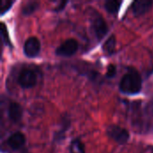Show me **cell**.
<instances>
[{
  "instance_id": "cell-1",
  "label": "cell",
  "mask_w": 153,
  "mask_h": 153,
  "mask_svg": "<svg viewBox=\"0 0 153 153\" xmlns=\"http://www.w3.org/2000/svg\"><path fill=\"white\" fill-rule=\"evenodd\" d=\"M143 81L139 73L134 68H129L128 72L122 77L120 81L119 90L124 94L135 95L141 91Z\"/></svg>"
},
{
  "instance_id": "cell-2",
  "label": "cell",
  "mask_w": 153,
  "mask_h": 153,
  "mask_svg": "<svg viewBox=\"0 0 153 153\" xmlns=\"http://www.w3.org/2000/svg\"><path fill=\"white\" fill-rule=\"evenodd\" d=\"M91 27L98 40H101L108 30L104 18L96 11H93V13L91 15Z\"/></svg>"
},
{
  "instance_id": "cell-3",
  "label": "cell",
  "mask_w": 153,
  "mask_h": 153,
  "mask_svg": "<svg viewBox=\"0 0 153 153\" xmlns=\"http://www.w3.org/2000/svg\"><path fill=\"white\" fill-rule=\"evenodd\" d=\"M107 134L119 144H126L130 138L127 130L116 125H111L107 128Z\"/></svg>"
},
{
  "instance_id": "cell-4",
  "label": "cell",
  "mask_w": 153,
  "mask_h": 153,
  "mask_svg": "<svg viewBox=\"0 0 153 153\" xmlns=\"http://www.w3.org/2000/svg\"><path fill=\"white\" fill-rule=\"evenodd\" d=\"M18 84L24 89L32 88L37 83V76L30 69H23L20 72L17 78Z\"/></svg>"
},
{
  "instance_id": "cell-5",
  "label": "cell",
  "mask_w": 153,
  "mask_h": 153,
  "mask_svg": "<svg viewBox=\"0 0 153 153\" xmlns=\"http://www.w3.org/2000/svg\"><path fill=\"white\" fill-rule=\"evenodd\" d=\"M78 42L74 39H68L65 40L56 49V54L60 56H71L78 50Z\"/></svg>"
},
{
  "instance_id": "cell-6",
  "label": "cell",
  "mask_w": 153,
  "mask_h": 153,
  "mask_svg": "<svg viewBox=\"0 0 153 153\" xmlns=\"http://www.w3.org/2000/svg\"><path fill=\"white\" fill-rule=\"evenodd\" d=\"M40 51V42L36 37H30L23 45V53L27 57H36Z\"/></svg>"
},
{
  "instance_id": "cell-7",
  "label": "cell",
  "mask_w": 153,
  "mask_h": 153,
  "mask_svg": "<svg viewBox=\"0 0 153 153\" xmlns=\"http://www.w3.org/2000/svg\"><path fill=\"white\" fill-rule=\"evenodd\" d=\"M25 141H26V139L22 133L15 132V133L12 134L9 136V138L7 139V144L12 150L18 151L23 147V145L25 144Z\"/></svg>"
},
{
  "instance_id": "cell-8",
  "label": "cell",
  "mask_w": 153,
  "mask_h": 153,
  "mask_svg": "<svg viewBox=\"0 0 153 153\" xmlns=\"http://www.w3.org/2000/svg\"><path fill=\"white\" fill-rule=\"evenodd\" d=\"M152 1L145 0V1H135L132 4V11L135 16H140L147 13L152 5Z\"/></svg>"
},
{
  "instance_id": "cell-9",
  "label": "cell",
  "mask_w": 153,
  "mask_h": 153,
  "mask_svg": "<svg viewBox=\"0 0 153 153\" xmlns=\"http://www.w3.org/2000/svg\"><path fill=\"white\" fill-rule=\"evenodd\" d=\"M8 117L13 123H17L22 117V108L17 102H11L8 107Z\"/></svg>"
},
{
  "instance_id": "cell-10",
  "label": "cell",
  "mask_w": 153,
  "mask_h": 153,
  "mask_svg": "<svg viewBox=\"0 0 153 153\" xmlns=\"http://www.w3.org/2000/svg\"><path fill=\"white\" fill-rule=\"evenodd\" d=\"M116 45H117V39H116V36L115 35H111L103 44V51L105 52L106 55L110 56L113 55L115 53V49H116Z\"/></svg>"
},
{
  "instance_id": "cell-11",
  "label": "cell",
  "mask_w": 153,
  "mask_h": 153,
  "mask_svg": "<svg viewBox=\"0 0 153 153\" xmlns=\"http://www.w3.org/2000/svg\"><path fill=\"white\" fill-rule=\"evenodd\" d=\"M69 126H70V120L69 119H66V117H64V121L62 123V128H61V130L56 132V134L54 135L55 141L61 142L62 140L65 139V131L67 130V128L69 127Z\"/></svg>"
},
{
  "instance_id": "cell-12",
  "label": "cell",
  "mask_w": 153,
  "mask_h": 153,
  "mask_svg": "<svg viewBox=\"0 0 153 153\" xmlns=\"http://www.w3.org/2000/svg\"><path fill=\"white\" fill-rule=\"evenodd\" d=\"M70 153H85V148L80 139H74L70 143Z\"/></svg>"
},
{
  "instance_id": "cell-13",
  "label": "cell",
  "mask_w": 153,
  "mask_h": 153,
  "mask_svg": "<svg viewBox=\"0 0 153 153\" xmlns=\"http://www.w3.org/2000/svg\"><path fill=\"white\" fill-rule=\"evenodd\" d=\"M122 4V2L121 1H107L104 4V7L105 9L110 13H117L119 9H120V6Z\"/></svg>"
},
{
  "instance_id": "cell-14",
  "label": "cell",
  "mask_w": 153,
  "mask_h": 153,
  "mask_svg": "<svg viewBox=\"0 0 153 153\" xmlns=\"http://www.w3.org/2000/svg\"><path fill=\"white\" fill-rule=\"evenodd\" d=\"M38 6H39V3L38 2H36V1L30 2V3L26 4L23 6L22 13L23 15H30V14H31L32 13H34L38 9Z\"/></svg>"
},
{
  "instance_id": "cell-15",
  "label": "cell",
  "mask_w": 153,
  "mask_h": 153,
  "mask_svg": "<svg viewBox=\"0 0 153 153\" xmlns=\"http://www.w3.org/2000/svg\"><path fill=\"white\" fill-rule=\"evenodd\" d=\"M1 35H2V39L4 41V43L9 47H13L10 37H9V33L7 30V28L5 26V24L4 22H1Z\"/></svg>"
},
{
  "instance_id": "cell-16",
  "label": "cell",
  "mask_w": 153,
  "mask_h": 153,
  "mask_svg": "<svg viewBox=\"0 0 153 153\" xmlns=\"http://www.w3.org/2000/svg\"><path fill=\"white\" fill-rule=\"evenodd\" d=\"M13 4V1H6V0H2V2H1V6H0V8H1V11H0V13L3 15V14H4L10 8H11V6H12V4Z\"/></svg>"
},
{
  "instance_id": "cell-17",
  "label": "cell",
  "mask_w": 153,
  "mask_h": 153,
  "mask_svg": "<svg viewBox=\"0 0 153 153\" xmlns=\"http://www.w3.org/2000/svg\"><path fill=\"white\" fill-rule=\"evenodd\" d=\"M117 74V66L113 64H110L108 66V69H107V77L108 78H112L116 75Z\"/></svg>"
},
{
  "instance_id": "cell-18",
  "label": "cell",
  "mask_w": 153,
  "mask_h": 153,
  "mask_svg": "<svg viewBox=\"0 0 153 153\" xmlns=\"http://www.w3.org/2000/svg\"><path fill=\"white\" fill-rule=\"evenodd\" d=\"M66 4H67V1H62V2H60V4H58V5L56 6V8L55 9V11H56V12H59V11L63 10V9L65 7Z\"/></svg>"
},
{
  "instance_id": "cell-19",
  "label": "cell",
  "mask_w": 153,
  "mask_h": 153,
  "mask_svg": "<svg viewBox=\"0 0 153 153\" xmlns=\"http://www.w3.org/2000/svg\"><path fill=\"white\" fill-rule=\"evenodd\" d=\"M22 153H28L27 152H22Z\"/></svg>"
}]
</instances>
